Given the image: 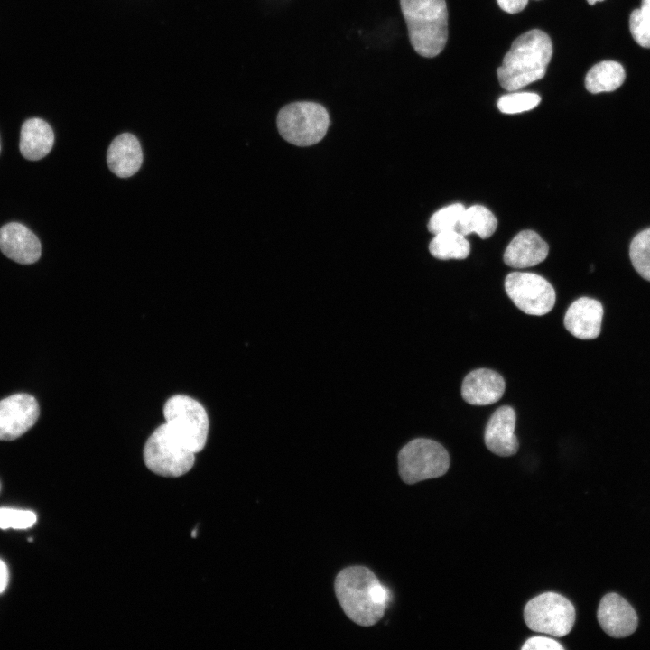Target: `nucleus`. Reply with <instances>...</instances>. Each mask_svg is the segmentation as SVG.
I'll list each match as a JSON object with an SVG mask.
<instances>
[{"instance_id":"obj_26","label":"nucleus","mask_w":650,"mask_h":650,"mask_svg":"<svg viewBox=\"0 0 650 650\" xmlns=\"http://www.w3.org/2000/svg\"><path fill=\"white\" fill-rule=\"evenodd\" d=\"M37 521V515L32 511L14 508H0L1 529H27Z\"/></svg>"},{"instance_id":"obj_5","label":"nucleus","mask_w":650,"mask_h":650,"mask_svg":"<svg viewBox=\"0 0 650 650\" xmlns=\"http://www.w3.org/2000/svg\"><path fill=\"white\" fill-rule=\"evenodd\" d=\"M195 454L166 423L157 427L144 448V460L153 473L163 477H180L193 466Z\"/></svg>"},{"instance_id":"obj_11","label":"nucleus","mask_w":650,"mask_h":650,"mask_svg":"<svg viewBox=\"0 0 650 650\" xmlns=\"http://www.w3.org/2000/svg\"><path fill=\"white\" fill-rule=\"evenodd\" d=\"M597 618L604 632L614 638L630 636L638 625V618L633 607L617 593L606 594L601 599Z\"/></svg>"},{"instance_id":"obj_31","label":"nucleus","mask_w":650,"mask_h":650,"mask_svg":"<svg viewBox=\"0 0 650 650\" xmlns=\"http://www.w3.org/2000/svg\"><path fill=\"white\" fill-rule=\"evenodd\" d=\"M196 536H197V531H196V529H194V530L192 531L191 537L194 538V537H196Z\"/></svg>"},{"instance_id":"obj_32","label":"nucleus","mask_w":650,"mask_h":650,"mask_svg":"<svg viewBox=\"0 0 650 650\" xmlns=\"http://www.w3.org/2000/svg\"><path fill=\"white\" fill-rule=\"evenodd\" d=\"M0 150H1V145H0Z\"/></svg>"},{"instance_id":"obj_12","label":"nucleus","mask_w":650,"mask_h":650,"mask_svg":"<svg viewBox=\"0 0 650 650\" xmlns=\"http://www.w3.org/2000/svg\"><path fill=\"white\" fill-rule=\"evenodd\" d=\"M516 415L508 405L497 408L489 418L484 432L487 448L496 455L509 457L515 454L519 448L515 434Z\"/></svg>"},{"instance_id":"obj_7","label":"nucleus","mask_w":650,"mask_h":650,"mask_svg":"<svg viewBox=\"0 0 650 650\" xmlns=\"http://www.w3.org/2000/svg\"><path fill=\"white\" fill-rule=\"evenodd\" d=\"M165 423L194 453L205 447L209 432L206 410L197 400L182 395L169 398L163 407Z\"/></svg>"},{"instance_id":"obj_25","label":"nucleus","mask_w":650,"mask_h":650,"mask_svg":"<svg viewBox=\"0 0 650 650\" xmlns=\"http://www.w3.org/2000/svg\"><path fill=\"white\" fill-rule=\"evenodd\" d=\"M465 209L461 203H454L436 211L430 218L428 229L433 235L455 230Z\"/></svg>"},{"instance_id":"obj_28","label":"nucleus","mask_w":650,"mask_h":650,"mask_svg":"<svg viewBox=\"0 0 650 650\" xmlns=\"http://www.w3.org/2000/svg\"><path fill=\"white\" fill-rule=\"evenodd\" d=\"M499 7L508 14H516L525 9L528 0H497Z\"/></svg>"},{"instance_id":"obj_20","label":"nucleus","mask_w":650,"mask_h":650,"mask_svg":"<svg viewBox=\"0 0 650 650\" xmlns=\"http://www.w3.org/2000/svg\"><path fill=\"white\" fill-rule=\"evenodd\" d=\"M497 227V220L488 209L473 205L464 209L455 230L464 237L475 233L485 239L493 235Z\"/></svg>"},{"instance_id":"obj_19","label":"nucleus","mask_w":650,"mask_h":650,"mask_svg":"<svg viewBox=\"0 0 650 650\" xmlns=\"http://www.w3.org/2000/svg\"><path fill=\"white\" fill-rule=\"evenodd\" d=\"M626 78L623 66L614 60H604L594 65L587 73L585 87L590 93L614 91Z\"/></svg>"},{"instance_id":"obj_15","label":"nucleus","mask_w":650,"mask_h":650,"mask_svg":"<svg viewBox=\"0 0 650 650\" xmlns=\"http://www.w3.org/2000/svg\"><path fill=\"white\" fill-rule=\"evenodd\" d=\"M506 383L501 375L488 368L469 372L461 385L462 398L473 405L492 404L502 397Z\"/></svg>"},{"instance_id":"obj_3","label":"nucleus","mask_w":650,"mask_h":650,"mask_svg":"<svg viewBox=\"0 0 650 650\" xmlns=\"http://www.w3.org/2000/svg\"><path fill=\"white\" fill-rule=\"evenodd\" d=\"M400 6L414 51L426 58L441 52L448 39L445 0H400Z\"/></svg>"},{"instance_id":"obj_1","label":"nucleus","mask_w":650,"mask_h":650,"mask_svg":"<svg viewBox=\"0 0 650 650\" xmlns=\"http://www.w3.org/2000/svg\"><path fill=\"white\" fill-rule=\"evenodd\" d=\"M334 590L347 617L362 627L377 623L390 602L389 590L364 566L340 571L335 578Z\"/></svg>"},{"instance_id":"obj_9","label":"nucleus","mask_w":650,"mask_h":650,"mask_svg":"<svg viewBox=\"0 0 650 650\" xmlns=\"http://www.w3.org/2000/svg\"><path fill=\"white\" fill-rule=\"evenodd\" d=\"M505 289L515 306L529 315L548 313L556 300L552 285L543 276L533 273H510L506 277Z\"/></svg>"},{"instance_id":"obj_29","label":"nucleus","mask_w":650,"mask_h":650,"mask_svg":"<svg viewBox=\"0 0 650 650\" xmlns=\"http://www.w3.org/2000/svg\"><path fill=\"white\" fill-rule=\"evenodd\" d=\"M9 580L8 569L5 563L0 560V594L5 591Z\"/></svg>"},{"instance_id":"obj_4","label":"nucleus","mask_w":650,"mask_h":650,"mask_svg":"<svg viewBox=\"0 0 650 650\" xmlns=\"http://www.w3.org/2000/svg\"><path fill=\"white\" fill-rule=\"evenodd\" d=\"M276 122L284 140L297 146H309L325 136L330 116L320 104L302 101L284 106L279 111Z\"/></svg>"},{"instance_id":"obj_24","label":"nucleus","mask_w":650,"mask_h":650,"mask_svg":"<svg viewBox=\"0 0 650 650\" xmlns=\"http://www.w3.org/2000/svg\"><path fill=\"white\" fill-rule=\"evenodd\" d=\"M541 98L533 92H513L497 100L498 109L505 114H517L529 111L540 103Z\"/></svg>"},{"instance_id":"obj_18","label":"nucleus","mask_w":650,"mask_h":650,"mask_svg":"<svg viewBox=\"0 0 650 650\" xmlns=\"http://www.w3.org/2000/svg\"><path fill=\"white\" fill-rule=\"evenodd\" d=\"M54 134L50 125L41 118L26 120L21 128L19 148L27 160L37 161L51 150Z\"/></svg>"},{"instance_id":"obj_2","label":"nucleus","mask_w":650,"mask_h":650,"mask_svg":"<svg viewBox=\"0 0 650 650\" xmlns=\"http://www.w3.org/2000/svg\"><path fill=\"white\" fill-rule=\"evenodd\" d=\"M552 55V43L547 33L533 29L518 36L497 69L503 88L515 91L539 80L546 73Z\"/></svg>"},{"instance_id":"obj_16","label":"nucleus","mask_w":650,"mask_h":650,"mask_svg":"<svg viewBox=\"0 0 650 650\" xmlns=\"http://www.w3.org/2000/svg\"><path fill=\"white\" fill-rule=\"evenodd\" d=\"M547 243L534 231L519 232L507 246L504 262L515 268H525L538 265L548 255Z\"/></svg>"},{"instance_id":"obj_10","label":"nucleus","mask_w":650,"mask_h":650,"mask_svg":"<svg viewBox=\"0 0 650 650\" xmlns=\"http://www.w3.org/2000/svg\"><path fill=\"white\" fill-rule=\"evenodd\" d=\"M40 408L28 394H16L0 401V441H12L37 422Z\"/></svg>"},{"instance_id":"obj_23","label":"nucleus","mask_w":650,"mask_h":650,"mask_svg":"<svg viewBox=\"0 0 650 650\" xmlns=\"http://www.w3.org/2000/svg\"><path fill=\"white\" fill-rule=\"evenodd\" d=\"M629 26L634 40L640 46L650 48V0H642L641 8L631 13Z\"/></svg>"},{"instance_id":"obj_13","label":"nucleus","mask_w":650,"mask_h":650,"mask_svg":"<svg viewBox=\"0 0 650 650\" xmlns=\"http://www.w3.org/2000/svg\"><path fill=\"white\" fill-rule=\"evenodd\" d=\"M0 250L11 260L23 265L35 263L42 253L38 237L24 225L16 222L0 228Z\"/></svg>"},{"instance_id":"obj_27","label":"nucleus","mask_w":650,"mask_h":650,"mask_svg":"<svg viewBox=\"0 0 650 650\" xmlns=\"http://www.w3.org/2000/svg\"><path fill=\"white\" fill-rule=\"evenodd\" d=\"M523 650H562L563 646L554 639L545 636H533L522 646Z\"/></svg>"},{"instance_id":"obj_14","label":"nucleus","mask_w":650,"mask_h":650,"mask_svg":"<svg viewBox=\"0 0 650 650\" xmlns=\"http://www.w3.org/2000/svg\"><path fill=\"white\" fill-rule=\"evenodd\" d=\"M603 312L602 304L599 301L580 297L569 306L564 316V326L578 339H595L600 333Z\"/></svg>"},{"instance_id":"obj_30","label":"nucleus","mask_w":650,"mask_h":650,"mask_svg":"<svg viewBox=\"0 0 650 650\" xmlns=\"http://www.w3.org/2000/svg\"><path fill=\"white\" fill-rule=\"evenodd\" d=\"M590 5H594L596 2L603 1V0H587Z\"/></svg>"},{"instance_id":"obj_17","label":"nucleus","mask_w":650,"mask_h":650,"mask_svg":"<svg viewBox=\"0 0 650 650\" xmlns=\"http://www.w3.org/2000/svg\"><path fill=\"white\" fill-rule=\"evenodd\" d=\"M107 162L116 176L127 178L134 175L143 162V152L137 138L130 133L117 135L108 147Z\"/></svg>"},{"instance_id":"obj_22","label":"nucleus","mask_w":650,"mask_h":650,"mask_svg":"<svg viewBox=\"0 0 650 650\" xmlns=\"http://www.w3.org/2000/svg\"><path fill=\"white\" fill-rule=\"evenodd\" d=\"M629 255L635 270L650 281V228L638 233L630 244Z\"/></svg>"},{"instance_id":"obj_8","label":"nucleus","mask_w":650,"mask_h":650,"mask_svg":"<svg viewBox=\"0 0 650 650\" xmlns=\"http://www.w3.org/2000/svg\"><path fill=\"white\" fill-rule=\"evenodd\" d=\"M575 618L572 603L556 592L539 594L530 599L524 608V619L531 630L556 637L568 635Z\"/></svg>"},{"instance_id":"obj_6","label":"nucleus","mask_w":650,"mask_h":650,"mask_svg":"<svg viewBox=\"0 0 650 650\" xmlns=\"http://www.w3.org/2000/svg\"><path fill=\"white\" fill-rule=\"evenodd\" d=\"M449 467L448 451L441 444L431 439H413L398 453L399 475L406 484L441 477L448 471Z\"/></svg>"},{"instance_id":"obj_21","label":"nucleus","mask_w":650,"mask_h":650,"mask_svg":"<svg viewBox=\"0 0 650 650\" xmlns=\"http://www.w3.org/2000/svg\"><path fill=\"white\" fill-rule=\"evenodd\" d=\"M429 250L438 259H464L469 255L470 245L463 235L449 230L434 235Z\"/></svg>"}]
</instances>
